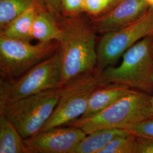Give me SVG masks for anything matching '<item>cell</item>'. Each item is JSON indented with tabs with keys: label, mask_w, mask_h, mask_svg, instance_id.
Wrapping results in <instances>:
<instances>
[{
	"label": "cell",
	"mask_w": 153,
	"mask_h": 153,
	"mask_svg": "<svg viewBox=\"0 0 153 153\" xmlns=\"http://www.w3.org/2000/svg\"><path fill=\"white\" fill-rule=\"evenodd\" d=\"M61 30L58 42L62 62L60 88L96 71L95 30L82 18L71 16L57 21Z\"/></svg>",
	"instance_id": "1"
},
{
	"label": "cell",
	"mask_w": 153,
	"mask_h": 153,
	"mask_svg": "<svg viewBox=\"0 0 153 153\" xmlns=\"http://www.w3.org/2000/svg\"><path fill=\"white\" fill-rule=\"evenodd\" d=\"M150 99L148 93L134 90L100 112L64 126L80 128L87 134L105 129L127 131L131 126L152 117Z\"/></svg>",
	"instance_id": "2"
},
{
	"label": "cell",
	"mask_w": 153,
	"mask_h": 153,
	"mask_svg": "<svg viewBox=\"0 0 153 153\" xmlns=\"http://www.w3.org/2000/svg\"><path fill=\"white\" fill-rule=\"evenodd\" d=\"M122 57L120 65L100 72L102 83L122 84L145 93L153 91V35L138 41Z\"/></svg>",
	"instance_id": "3"
},
{
	"label": "cell",
	"mask_w": 153,
	"mask_h": 153,
	"mask_svg": "<svg viewBox=\"0 0 153 153\" xmlns=\"http://www.w3.org/2000/svg\"><path fill=\"white\" fill-rule=\"evenodd\" d=\"M62 62L59 49L21 76L12 81L1 79L0 107L28 97L60 88Z\"/></svg>",
	"instance_id": "4"
},
{
	"label": "cell",
	"mask_w": 153,
	"mask_h": 153,
	"mask_svg": "<svg viewBox=\"0 0 153 153\" xmlns=\"http://www.w3.org/2000/svg\"><path fill=\"white\" fill-rule=\"evenodd\" d=\"M61 88L45 91L0 107L4 115L26 139L41 131L60 99Z\"/></svg>",
	"instance_id": "5"
},
{
	"label": "cell",
	"mask_w": 153,
	"mask_h": 153,
	"mask_svg": "<svg viewBox=\"0 0 153 153\" xmlns=\"http://www.w3.org/2000/svg\"><path fill=\"white\" fill-rule=\"evenodd\" d=\"M57 41L33 45L30 42L7 38L0 35V74L1 79L12 81L55 54Z\"/></svg>",
	"instance_id": "6"
},
{
	"label": "cell",
	"mask_w": 153,
	"mask_h": 153,
	"mask_svg": "<svg viewBox=\"0 0 153 153\" xmlns=\"http://www.w3.org/2000/svg\"><path fill=\"white\" fill-rule=\"evenodd\" d=\"M103 84L97 69L61 87L59 102L40 131L65 126L81 117L87 109L91 94Z\"/></svg>",
	"instance_id": "7"
},
{
	"label": "cell",
	"mask_w": 153,
	"mask_h": 153,
	"mask_svg": "<svg viewBox=\"0 0 153 153\" xmlns=\"http://www.w3.org/2000/svg\"><path fill=\"white\" fill-rule=\"evenodd\" d=\"M153 35V7L134 22L105 33L97 48L99 72L114 66L126 51L138 41Z\"/></svg>",
	"instance_id": "8"
},
{
	"label": "cell",
	"mask_w": 153,
	"mask_h": 153,
	"mask_svg": "<svg viewBox=\"0 0 153 153\" xmlns=\"http://www.w3.org/2000/svg\"><path fill=\"white\" fill-rule=\"evenodd\" d=\"M86 136L80 128L61 126L39 131L24 141L30 153H73Z\"/></svg>",
	"instance_id": "9"
},
{
	"label": "cell",
	"mask_w": 153,
	"mask_h": 153,
	"mask_svg": "<svg viewBox=\"0 0 153 153\" xmlns=\"http://www.w3.org/2000/svg\"><path fill=\"white\" fill-rule=\"evenodd\" d=\"M146 0H123L114 9L94 20L95 31L108 33L123 27L142 16L149 9Z\"/></svg>",
	"instance_id": "10"
},
{
	"label": "cell",
	"mask_w": 153,
	"mask_h": 153,
	"mask_svg": "<svg viewBox=\"0 0 153 153\" xmlns=\"http://www.w3.org/2000/svg\"><path fill=\"white\" fill-rule=\"evenodd\" d=\"M134 90L119 83H108L100 85L91 94L87 109L79 118L88 117L100 112Z\"/></svg>",
	"instance_id": "11"
},
{
	"label": "cell",
	"mask_w": 153,
	"mask_h": 153,
	"mask_svg": "<svg viewBox=\"0 0 153 153\" xmlns=\"http://www.w3.org/2000/svg\"><path fill=\"white\" fill-rule=\"evenodd\" d=\"M129 133L126 130L120 129H105L93 131L79 142L73 153H99L114 138Z\"/></svg>",
	"instance_id": "12"
},
{
	"label": "cell",
	"mask_w": 153,
	"mask_h": 153,
	"mask_svg": "<svg viewBox=\"0 0 153 153\" xmlns=\"http://www.w3.org/2000/svg\"><path fill=\"white\" fill-rule=\"evenodd\" d=\"M53 16L48 11H38L33 23V39L40 43L59 41L62 31Z\"/></svg>",
	"instance_id": "13"
},
{
	"label": "cell",
	"mask_w": 153,
	"mask_h": 153,
	"mask_svg": "<svg viewBox=\"0 0 153 153\" xmlns=\"http://www.w3.org/2000/svg\"><path fill=\"white\" fill-rule=\"evenodd\" d=\"M0 153H30L15 126L0 114Z\"/></svg>",
	"instance_id": "14"
},
{
	"label": "cell",
	"mask_w": 153,
	"mask_h": 153,
	"mask_svg": "<svg viewBox=\"0 0 153 153\" xmlns=\"http://www.w3.org/2000/svg\"><path fill=\"white\" fill-rule=\"evenodd\" d=\"M38 11L36 6L32 7L1 30L0 35L7 38L30 42L33 39V23Z\"/></svg>",
	"instance_id": "15"
},
{
	"label": "cell",
	"mask_w": 153,
	"mask_h": 153,
	"mask_svg": "<svg viewBox=\"0 0 153 153\" xmlns=\"http://www.w3.org/2000/svg\"><path fill=\"white\" fill-rule=\"evenodd\" d=\"M36 6L35 0H0L1 30L28 10Z\"/></svg>",
	"instance_id": "16"
},
{
	"label": "cell",
	"mask_w": 153,
	"mask_h": 153,
	"mask_svg": "<svg viewBox=\"0 0 153 153\" xmlns=\"http://www.w3.org/2000/svg\"><path fill=\"white\" fill-rule=\"evenodd\" d=\"M137 136L129 133L114 138L99 153H137Z\"/></svg>",
	"instance_id": "17"
},
{
	"label": "cell",
	"mask_w": 153,
	"mask_h": 153,
	"mask_svg": "<svg viewBox=\"0 0 153 153\" xmlns=\"http://www.w3.org/2000/svg\"><path fill=\"white\" fill-rule=\"evenodd\" d=\"M127 131L137 137L153 139V117L131 126Z\"/></svg>",
	"instance_id": "18"
},
{
	"label": "cell",
	"mask_w": 153,
	"mask_h": 153,
	"mask_svg": "<svg viewBox=\"0 0 153 153\" xmlns=\"http://www.w3.org/2000/svg\"><path fill=\"white\" fill-rule=\"evenodd\" d=\"M115 3L117 0H85L84 11L94 15L98 14Z\"/></svg>",
	"instance_id": "19"
},
{
	"label": "cell",
	"mask_w": 153,
	"mask_h": 153,
	"mask_svg": "<svg viewBox=\"0 0 153 153\" xmlns=\"http://www.w3.org/2000/svg\"><path fill=\"white\" fill-rule=\"evenodd\" d=\"M85 0H61V9L71 16L84 11Z\"/></svg>",
	"instance_id": "20"
},
{
	"label": "cell",
	"mask_w": 153,
	"mask_h": 153,
	"mask_svg": "<svg viewBox=\"0 0 153 153\" xmlns=\"http://www.w3.org/2000/svg\"><path fill=\"white\" fill-rule=\"evenodd\" d=\"M138 153H153V139L146 137H137Z\"/></svg>",
	"instance_id": "21"
},
{
	"label": "cell",
	"mask_w": 153,
	"mask_h": 153,
	"mask_svg": "<svg viewBox=\"0 0 153 153\" xmlns=\"http://www.w3.org/2000/svg\"><path fill=\"white\" fill-rule=\"evenodd\" d=\"M43 5L53 16L61 9V0H42Z\"/></svg>",
	"instance_id": "22"
},
{
	"label": "cell",
	"mask_w": 153,
	"mask_h": 153,
	"mask_svg": "<svg viewBox=\"0 0 153 153\" xmlns=\"http://www.w3.org/2000/svg\"><path fill=\"white\" fill-rule=\"evenodd\" d=\"M150 108H151V114H152V117H153V95H152V96H151V99H150Z\"/></svg>",
	"instance_id": "23"
},
{
	"label": "cell",
	"mask_w": 153,
	"mask_h": 153,
	"mask_svg": "<svg viewBox=\"0 0 153 153\" xmlns=\"http://www.w3.org/2000/svg\"><path fill=\"white\" fill-rule=\"evenodd\" d=\"M146 1L148 2L149 5L153 7V0H146Z\"/></svg>",
	"instance_id": "24"
},
{
	"label": "cell",
	"mask_w": 153,
	"mask_h": 153,
	"mask_svg": "<svg viewBox=\"0 0 153 153\" xmlns=\"http://www.w3.org/2000/svg\"><path fill=\"white\" fill-rule=\"evenodd\" d=\"M121 1H123V0H117V3H119Z\"/></svg>",
	"instance_id": "25"
}]
</instances>
